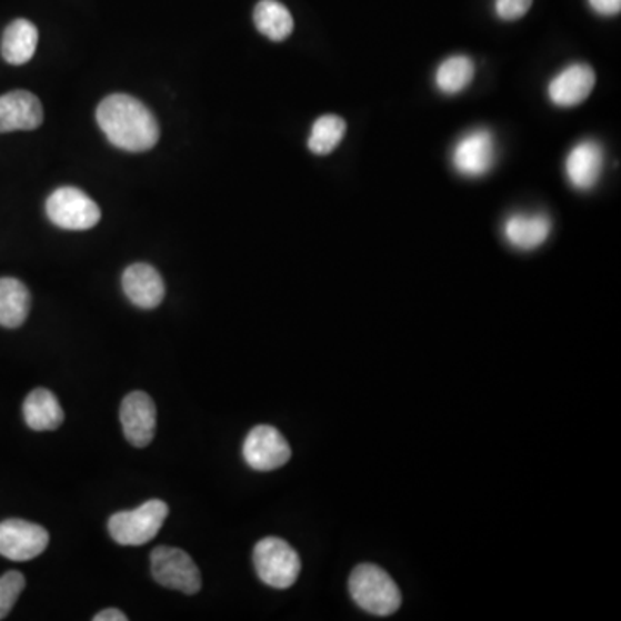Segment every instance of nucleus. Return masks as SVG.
I'll return each mask as SVG.
<instances>
[{
    "label": "nucleus",
    "mask_w": 621,
    "mask_h": 621,
    "mask_svg": "<svg viewBox=\"0 0 621 621\" xmlns=\"http://www.w3.org/2000/svg\"><path fill=\"white\" fill-rule=\"evenodd\" d=\"M551 227L545 214H513L505 220L504 237L518 251H533L548 240Z\"/></svg>",
    "instance_id": "nucleus-15"
},
{
    "label": "nucleus",
    "mask_w": 621,
    "mask_h": 621,
    "mask_svg": "<svg viewBox=\"0 0 621 621\" xmlns=\"http://www.w3.org/2000/svg\"><path fill=\"white\" fill-rule=\"evenodd\" d=\"M254 24L273 42H283L293 31V18L289 9L278 0H261L254 9Z\"/></svg>",
    "instance_id": "nucleus-19"
},
{
    "label": "nucleus",
    "mask_w": 621,
    "mask_h": 621,
    "mask_svg": "<svg viewBox=\"0 0 621 621\" xmlns=\"http://www.w3.org/2000/svg\"><path fill=\"white\" fill-rule=\"evenodd\" d=\"M27 580L20 571H8L0 577V620H4L23 592Z\"/></svg>",
    "instance_id": "nucleus-22"
},
{
    "label": "nucleus",
    "mask_w": 621,
    "mask_h": 621,
    "mask_svg": "<svg viewBox=\"0 0 621 621\" xmlns=\"http://www.w3.org/2000/svg\"><path fill=\"white\" fill-rule=\"evenodd\" d=\"M152 577L159 585L187 595L201 591V571L186 551L159 545L151 554Z\"/></svg>",
    "instance_id": "nucleus-6"
},
{
    "label": "nucleus",
    "mask_w": 621,
    "mask_h": 621,
    "mask_svg": "<svg viewBox=\"0 0 621 621\" xmlns=\"http://www.w3.org/2000/svg\"><path fill=\"white\" fill-rule=\"evenodd\" d=\"M595 87V71L589 64L575 62L552 78L549 99L560 108H573L587 101Z\"/></svg>",
    "instance_id": "nucleus-12"
},
{
    "label": "nucleus",
    "mask_w": 621,
    "mask_h": 621,
    "mask_svg": "<svg viewBox=\"0 0 621 621\" xmlns=\"http://www.w3.org/2000/svg\"><path fill=\"white\" fill-rule=\"evenodd\" d=\"M128 617L120 610H104L93 617V621H127Z\"/></svg>",
    "instance_id": "nucleus-25"
},
{
    "label": "nucleus",
    "mask_w": 621,
    "mask_h": 621,
    "mask_svg": "<svg viewBox=\"0 0 621 621\" xmlns=\"http://www.w3.org/2000/svg\"><path fill=\"white\" fill-rule=\"evenodd\" d=\"M121 427L124 437L136 448H147L156 435L158 411L151 395L142 390L128 394L121 402Z\"/></svg>",
    "instance_id": "nucleus-10"
},
{
    "label": "nucleus",
    "mask_w": 621,
    "mask_h": 621,
    "mask_svg": "<svg viewBox=\"0 0 621 621\" xmlns=\"http://www.w3.org/2000/svg\"><path fill=\"white\" fill-rule=\"evenodd\" d=\"M345 132H348V123L342 118L335 114L318 118L309 136V151L317 156H329L340 146Z\"/></svg>",
    "instance_id": "nucleus-21"
},
{
    "label": "nucleus",
    "mask_w": 621,
    "mask_h": 621,
    "mask_svg": "<svg viewBox=\"0 0 621 621\" xmlns=\"http://www.w3.org/2000/svg\"><path fill=\"white\" fill-rule=\"evenodd\" d=\"M604 167V151L595 140H583L571 149L567 158L568 180L577 190H591L598 186Z\"/></svg>",
    "instance_id": "nucleus-14"
},
{
    "label": "nucleus",
    "mask_w": 621,
    "mask_h": 621,
    "mask_svg": "<svg viewBox=\"0 0 621 621\" xmlns=\"http://www.w3.org/2000/svg\"><path fill=\"white\" fill-rule=\"evenodd\" d=\"M49 545V532L37 523L6 520L0 523V555L11 561L36 560Z\"/></svg>",
    "instance_id": "nucleus-9"
},
{
    "label": "nucleus",
    "mask_w": 621,
    "mask_h": 621,
    "mask_svg": "<svg viewBox=\"0 0 621 621\" xmlns=\"http://www.w3.org/2000/svg\"><path fill=\"white\" fill-rule=\"evenodd\" d=\"M31 296L18 278H0V327L20 329L30 314Z\"/></svg>",
    "instance_id": "nucleus-18"
},
{
    "label": "nucleus",
    "mask_w": 621,
    "mask_h": 621,
    "mask_svg": "<svg viewBox=\"0 0 621 621\" xmlns=\"http://www.w3.org/2000/svg\"><path fill=\"white\" fill-rule=\"evenodd\" d=\"M170 508L159 499L143 502L137 510L120 511L109 518V533L120 545H143L151 542L164 525Z\"/></svg>",
    "instance_id": "nucleus-3"
},
{
    "label": "nucleus",
    "mask_w": 621,
    "mask_h": 621,
    "mask_svg": "<svg viewBox=\"0 0 621 621\" xmlns=\"http://www.w3.org/2000/svg\"><path fill=\"white\" fill-rule=\"evenodd\" d=\"M121 283H123L124 296L137 308L156 309L167 293L161 274L151 264L137 263L128 267Z\"/></svg>",
    "instance_id": "nucleus-13"
},
{
    "label": "nucleus",
    "mask_w": 621,
    "mask_h": 621,
    "mask_svg": "<svg viewBox=\"0 0 621 621\" xmlns=\"http://www.w3.org/2000/svg\"><path fill=\"white\" fill-rule=\"evenodd\" d=\"M37 46H39V30L36 24L28 20H14L6 28L0 51L9 64L21 67L36 56Z\"/></svg>",
    "instance_id": "nucleus-17"
},
{
    "label": "nucleus",
    "mask_w": 621,
    "mask_h": 621,
    "mask_svg": "<svg viewBox=\"0 0 621 621\" xmlns=\"http://www.w3.org/2000/svg\"><path fill=\"white\" fill-rule=\"evenodd\" d=\"M47 217L62 230L83 232L101 221V208L80 189L61 187L51 193L46 204Z\"/></svg>",
    "instance_id": "nucleus-5"
},
{
    "label": "nucleus",
    "mask_w": 621,
    "mask_h": 621,
    "mask_svg": "<svg viewBox=\"0 0 621 621\" xmlns=\"http://www.w3.org/2000/svg\"><path fill=\"white\" fill-rule=\"evenodd\" d=\"M495 151L494 133L487 128H479L461 137L452 149V167L458 173L468 178H480L494 168Z\"/></svg>",
    "instance_id": "nucleus-8"
},
{
    "label": "nucleus",
    "mask_w": 621,
    "mask_h": 621,
    "mask_svg": "<svg viewBox=\"0 0 621 621\" xmlns=\"http://www.w3.org/2000/svg\"><path fill=\"white\" fill-rule=\"evenodd\" d=\"M349 592L361 610L389 617L401 608L402 594L392 577L377 564L363 563L349 577Z\"/></svg>",
    "instance_id": "nucleus-2"
},
{
    "label": "nucleus",
    "mask_w": 621,
    "mask_h": 621,
    "mask_svg": "<svg viewBox=\"0 0 621 621\" xmlns=\"http://www.w3.org/2000/svg\"><path fill=\"white\" fill-rule=\"evenodd\" d=\"M97 123L112 146L127 152L151 151L161 136L154 114L127 93L106 97L97 108Z\"/></svg>",
    "instance_id": "nucleus-1"
},
{
    "label": "nucleus",
    "mask_w": 621,
    "mask_h": 621,
    "mask_svg": "<svg viewBox=\"0 0 621 621\" xmlns=\"http://www.w3.org/2000/svg\"><path fill=\"white\" fill-rule=\"evenodd\" d=\"M475 78V62L467 56H452L445 59L435 73L437 89L448 96L463 92Z\"/></svg>",
    "instance_id": "nucleus-20"
},
{
    "label": "nucleus",
    "mask_w": 621,
    "mask_h": 621,
    "mask_svg": "<svg viewBox=\"0 0 621 621\" xmlns=\"http://www.w3.org/2000/svg\"><path fill=\"white\" fill-rule=\"evenodd\" d=\"M243 460L252 470L273 471L289 463L292 449L271 424H258L243 440Z\"/></svg>",
    "instance_id": "nucleus-7"
},
{
    "label": "nucleus",
    "mask_w": 621,
    "mask_h": 621,
    "mask_svg": "<svg viewBox=\"0 0 621 621\" xmlns=\"http://www.w3.org/2000/svg\"><path fill=\"white\" fill-rule=\"evenodd\" d=\"M23 417L28 427L36 432H51L64 421L61 404L51 390L37 389L28 394L23 404Z\"/></svg>",
    "instance_id": "nucleus-16"
},
{
    "label": "nucleus",
    "mask_w": 621,
    "mask_h": 621,
    "mask_svg": "<svg viewBox=\"0 0 621 621\" xmlns=\"http://www.w3.org/2000/svg\"><path fill=\"white\" fill-rule=\"evenodd\" d=\"M254 568L261 582L273 589H289L298 582L301 558L298 551L278 537H267L254 548Z\"/></svg>",
    "instance_id": "nucleus-4"
},
{
    "label": "nucleus",
    "mask_w": 621,
    "mask_h": 621,
    "mask_svg": "<svg viewBox=\"0 0 621 621\" xmlns=\"http://www.w3.org/2000/svg\"><path fill=\"white\" fill-rule=\"evenodd\" d=\"M589 4L601 16H614L621 11V0H589Z\"/></svg>",
    "instance_id": "nucleus-24"
},
{
    "label": "nucleus",
    "mask_w": 621,
    "mask_h": 621,
    "mask_svg": "<svg viewBox=\"0 0 621 621\" xmlns=\"http://www.w3.org/2000/svg\"><path fill=\"white\" fill-rule=\"evenodd\" d=\"M42 123V102L36 93L14 90L0 97V133L30 132Z\"/></svg>",
    "instance_id": "nucleus-11"
},
{
    "label": "nucleus",
    "mask_w": 621,
    "mask_h": 621,
    "mask_svg": "<svg viewBox=\"0 0 621 621\" xmlns=\"http://www.w3.org/2000/svg\"><path fill=\"white\" fill-rule=\"evenodd\" d=\"M533 0H495V14L504 21H517L532 8Z\"/></svg>",
    "instance_id": "nucleus-23"
}]
</instances>
